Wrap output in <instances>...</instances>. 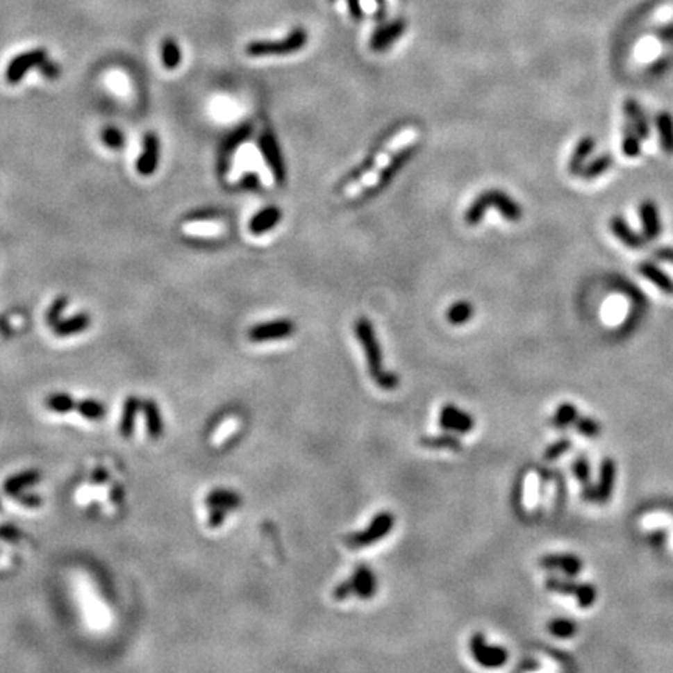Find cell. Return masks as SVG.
I'll return each mask as SVG.
<instances>
[{
  "instance_id": "obj_1",
  "label": "cell",
  "mask_w": 673,
  "mask_h": 673,
  "mask_svg": "<svg viewBox=\"0 0 673 673\" xmlns=\"http://www.w3.org/2000/svg\"><path fill=\"white\" fill-rule=\"evenodd\" d=\"M418 136H419V131L416 130V128H406V130L397 133L396 136L390 140L388 145L385 147V150L376 158V161L373 163V165H371V169L365 172L363 175L358 179H356L354 183L346 185L344 197L354 198L357 195H360L363 190L373 188L374 184L379 183L382 172L387 167H390V164H392L393 159L399 155L406 147L416 142Z\"/></svg>"
},
{
  "instance_id": "obj_2",
  "label": "cell",
  "mask_w": 673,
  "mask_h": 673,
  "mask_svg": "<svg viewBox=\"0 0 673 673\" xmlns=\"http://www.w3.org/2000/svg\"><path fill=\"white\" fill-rule=\"evenodd\" d=\"M356 337L358 342H360L365 357H367L368 362V369L369 374L373 377V381H376L377 387L385 390V392H393L397 387H399L401 379L399 376L393 371H385L382 367V351L381 344L377 342L376 331L373 328V324L368 318H358L354 326Z\"/></svg>"
},
{
  "instance_id": "obj_3",
  "label": "cell",
  "mask_w": 673,
  "mask_h": 673,
  "mask_svg": "<svg viewBox=\"0 0 673 673\" xmlns=\"http://www.w3.org/2000/svg\"><path fill=\"white\" fill-rule=\"evenodd\" d=\"M495 206L499 209V213L504 215V219L516 222L522 217V209L519 204L501 190H486L485 194L480 195L474 201L466 213V222L470 224H477L482 220L486 209Z\"/></svg>"
},
{
  "instance_id": "obj_4",
  "label": "cell",
  "mask_w": 673,
  "mask_h": 673,
  "mask_svg": "<svg viewBox=\"0 0 673 673\" xmlns=\"http://www.w3.org/2000/svg\"><path fill=\"white\" fill-rule=\"evenodd\" d=\"M394 515L390 511H381L379 515H376L373 517V521L369 522V525L365 530L356 531V533H351L344 538L346 546L352 550L368 547L371 544L379 542L383 540L390 531L394 527Z\"/></svg>"
},
{
  "instance_id": "obj_5",
  "label": "cell",
  "mask_w": 673,
  "mask_h": 673,
  "mask_svg": "<svg viewBox=\"0 0 673 673\" xmlns=\"http://www.w3.org/2000/svg\"><path fill=\"white\" fill-rule=\"evenodd\" d=\"M470 650L476 663L486 669H497L508 661V651L502 645L486 642L482 633H474L470 640Z\"/></svg>"
},
{
  "instance_id": "obj_6",
  "label": "cell",
  "mask_w": 673,
  "mask_h": 673,
  "mask_svg": "<svg viewBox=\"0 0 673 673\" xmlns=\"http://www.w3.org/2000/svg\"><path fill=\"white\" fill-rule=\"evenodd\" d=\"M307 41L304 30H294L293 33L284 41H256L247 46V53L251 56H267V55H285L293 53L303 49Z\"/></svg>"
},
{
  "instance_id": "obj_7",
  "label": "cell",
  "mask_w": 673,
  "mask_h": 673,
  "mask_svg": "<svg viewBox=\"0 0 673 673\" xmlns=\"http://www.w3.org/2000/svg\"><path fill=\"white\" fill-rule=\"evenodd\" d=\"M297 326L292 319H274V322L260 323L253 326L248 332V337L251 342H273V340L288 338L294 334Z\"/></svg>"
},
{
  "instance_id": "obj_8",
  "label": "cell",
  "mask_w": 673,
  "mask_h": 673,
  "mask_svg": "<svg viewBox=\"0 0 673 673\" xmlns=\"http://www.w3.org/2000/svg\"><path fill=\"white\" fill-rule=\"evenodd\" d=\"M438 422L443 431L461 435L470 433L474 426H476V421H474L472 416L466 413L465 410L454 406V404H446V406H443L440 412Z\"/></svg>"
},
{
  "instance_id": "obj_9",
  "label": "cell",
  "mask_w": 673,
  "mask_h": 673,
  "mask_svg": "<svg viewBox=\"0 0 673 673\" xmlns=\"http://www.w3.org/2000/svg\"><path fill=\"white\" fill-rule=\"evenodd\" d=\"M46 56L47 53L44 49H36L31 50V52L16 56L10 63L8 69H6V80L10 83H19L31 67L42 66L46 63Z\"/></svg>"
},
{
  "instance_id": "obj_10",
  "label": "cell",
  "mask_w": 673,
  "mask_h": 673,
  "mask_svg": "<svg viewBox=\"0 0 673 673\" xmlns=\"http://www.w3.org/2000/svg\"><path fill=\"white\" fill-rule=\"evenodd\" d=\"M259 145H260L262 155H264L274 179H276L279 184H282L285 179V167H284V161H282V155L276 139H274L272 133H264L259 139Z\"/></svg>"
},
{
  "instance_id": "obj_11",
  "label": "cell",
  "mask_w": 673,
  "mask_h": 673,
  "mask_svg": "<svg viewBox=\"0 0 673 673\" xmlns=\"http://www.w3.org/2000/svg\"><path fill=\"white\" fill-rule=\"evenodd\" d=\"M251 133H253V126L249 124H245V125H242L240 128H237L234 133H231L228 139L222 144L220 151H219V173H220V175H224V173L228 172L229 161H231V156H233V153L235 151L237 147L245 142V140L249 136H251Z\"/></svg>"
},
{
  "instance_id": "obj_12",
  "label": "cell",
  "mask_w": 673,
  "mask_h": 673,
  "mask_svg": "<svg viewBox=\"0 0 673 673\" xmlns=\"http://www.w3.org/2000/svg\"><path fill=\"white\" fill-rule=\"evenodd\" d=\"M349 580L354 586V595H357L360 600H369L374 597L377 592V579L373 570L365 564L357 566L354 574L349 576Z\"/></svg>"
},
{
  "instance_id": "obj_13",
  "label": "cell",
  "mask_w": 673,
  "mask_h": 673,
  "mask_svg": "<svg viewBox=\"0 0 673 673\" xmlns=\"http://www.w3.org/2000/svg\"><path fill=\"white\" fill-rule=\"evenodd\" d=\"M640 223H642V234L647 240H656L663 233V222L659 217L658 206L651 200H645L639 206Z\"/></svg>"
},
{
  "instance_id": "obj_14",
  "label": "cell",
  "mask_w": 673,
  "mask_h": 673,
  "mask_svg": "<svg viewBox=\"0 0 673 673\" xmlns=\"http://www.w3.org/2000/svg\"><path fill=\"white\" fill-rule=\"evenodd\" d=\"M159 163V139L155 133H147L144 139V151L138 159V172L144 176L155 173Z\"/></svg>"
},
{
  "instance_id": "obj_15",
  "label": "cell",
  "mask_w": 673,
  "mask_h": 673,
  "mask_svg": "<svg viewBox=\"0 0 673 673\" xmlns=\"http://www.w3.org/2000/svg\"><path fill=\"white\" fill-rule=\"evenodd\" d=\"M542 569H560L567 576H575L581 572L583 561L572 554H550L540 560Z\"/></svg>"
},
{
  "instance_id": "obj_16",
  "label": "cell",
  "mask_w": 673,
  "mask_h": 673,
  "mask_svg": "<svg viewBox=\"0 0 673 673\" xmlns=\"http://www.w3.org/2000/svg\"><path fill=\"white\" fill-rule=\"evenodd\" d=\"M624 113H625V117L628 120V124H630L634 128V131H636L639 136L642 138V140L649 139L650 134H651L650 122H649V117H647L644 108L640 106L639 101L634 100V99H626L624 101Z\"/></svg>"
},
{
  "instance_id": "obj_17",
  "label": "cell",
  "mask_w": 673,
  "mask_h": 673,
  "mask_svg": "<svg viewBox=\"0 0 673 673\" xmlns=\"http://www.w3.org/2000/svg\"><path fill=\"white\" fill-rule=\"evenodd\" d=\"M610 228L614 233V235L617 239L631 249H640L645 247L647 239L644 234H638L636 231H633L628 222L622 215H614L610 220Z\"/></svg>"
},
{
  "instance_id": "obj_18",
  "label": "cell",
  "mask_w": 673,
  "mask_h": 673,
  "mask_svg": "<svg viewBox=\"0 0 673 673\" xmlns=\"http://www.w3.org/2000/svg\"><path fill=\"white\" fill-rule=\"evenodd\" d=\"M616 463H614L613 458H605L604 463L600 466V479L599 485L595 486V501L600 504H606L610 501V497L613 495L614 483H616Z\"/></svg>"
},
{
  "instance_id": "obj_19",
  "label": "cell",
  "mask_w": 673,
  "mask_h": 673,
  "mask_svg": "<svg viewBox=\"0 0 673 673\" xmlns=\"http://www.w3.org/2000/svg\"><path fill=\"white\" fill-rule=\"evenodd\" d=\"M638 270L645 279H649L658 290H661L667 294H673V279L663 270V268H659L656 264H653V262L644 260L639 264Z\"/></svg>"
},
{
  "instance_id": "obj_20",
  "label": "cell",
  "mask_w": 673,
  "mask_h": 673,
  "mask_svg": "<svg viewBox=\"0 0 673 673\" xmlns=\"http://www.w3.org/2000/svg\"><path fill=\"white\" fill-rule=\"evenodd\" d=\"M594 149H595V140L591 136H585L579 144H576L574 155L569 161V172L572 173L574 176H580V173L583 167L586 165L588 158L591 156Z\"/></svg>"
},
{
  "instance_id": "obj_21",
  "label": "cell",
  "mask_w": 673,
  "mask_h": 673,
  "mask_svg": "<svg viewBox=\"0 0 673 673\" xmlns=\"http://www.w3.org/2000/svg\"><path fill=\"white\" fill-rule=\"evenodd\" d=\"M659 144L667 155H673V115L669 111H659L655 117Z\"/></svg>"
},
{
  "instance_id": "obj_22",
  "label": "cell",
  "mask_w": 673,
  "mask_h": 673,
  "mask_svg": "<svg viewBox=\"0 0 673 673\" xmlns=\"http://www.w3.org/2000/svg\"><path fill=\"white\" fill-rule=\"evenodd\" d=\"M281 217H282V213L279 208H274V206L267 208L253 217L251 222H249V229H251V233L256 235L264 234L267 231H270L272 228L276 226L281 220Z\"/></svg>"
},
{
  "instance_id": "obj_23",
  "label": "cell",
  "mask_w": 673,
  "mask_h": 673,
  "mask_svg": "<svg viewBox=\"0 0 673 673\" xmlns=\"http://www.w3.org/2000/svg\"><path fill=\"white\" fill-rule=\"evenodd\" d=\"M142 410L145 415L147 432H149V435L153 440H159V437H161L164 432V422H163L161 410H159L158 404L153 399H147L142 402Z\"/></svg>"
},
{
  "instance_id": "obj_24",
  "label": "cell",
  "mask_w": 673,
  "mask_h": 673,
  "mask_svg": "<svg viewBox=\"0 0 673 673\" xmlns=\"http://www.w3.org/2000/svg\"><path fill=\"white\" fill-rule=\"evenodd\" d=\"M140 407H142V402H140L139 397L136 396H130L125 401L124 413H122V419H120V433L124 438H130L133 435L134 421H136V415Z\"/></svg>"
},
{
  "instance_id": "obj_25",
  "label": "cell",
  "mask_w": 673,
  "mask_h": 673,
  "mask_svg": "<svg viewBox=\"0 0 673 673\" xmlns=\"http://www.w3.org/2000/svg\"><path fill=\"white\" fill-rule=\"evenodd\" d=\"M206 504L209 508H213V506H220V508L231 511V510L239 508L242 505V497L240 495H237V492L229 490H214L213 492H209L208 495Z\"/></svg>"
},
{
  "instance_id": "obj_26",
  "label": "cell",
  "mask_w": 673,
  "mask_h": 673,
  "mask_svg": "<svg viewBox=\"0 0 673 673\" xmlns=\"http://www.w3.org/2000/svg\"><path fill=\"white\" fill-rule=\"evenodd\" d=\"M419 444L427 449H446V451L455 452L461 451V447H463L460 438L454 437L452 432H447L444 435H427V437H421Z\"/></svg>"
},
{
  "instance_id": "obj_27",
  "label": "cell",
  "mask_w": 673,
  "mask_h": 673,
  "mask_svg": "<svg viewBox=\"0 0 673 673\" xmlns=\"http://www.w3.org/2000/svg\"><path fill=\"white\" fill-rule=\"evenodd\" d=\"M40 480H41L40 472H38V471H27V472L19 474V476L10 477L5 482L3 490L8 496H17L19 492L24 491L25 488H28V486H31V485L38 483Z\"/></svg>"
},
{
  "instance_id": "obj_28",
  "label": "cell",
  "mask_w": 673,
  "mask_h": 673,
  "mask_svg": "<svg viewBox=\"0 0 673 673\" xmlns=\"http://www.w3.org/2000/svg\"><path fill=\"white\" fill-rule=\"evenodd\" d=\"M89 323H91L89 315H86V313H78V315L69 319H61L60 323L53 326V331L58 337H67L88 329Z\"/></svg>"
},
{
  "instance_id": "obj_29",
  "label": "cell",
  "mask_w": 673,
  "mask_h": 673,
  "mask_svg": "<svg viewBox=\"0 0 673 673\" xmlns=\"http://www.w3.org/2000/svg\"><path fill=\"white\" fill-rule=\"evenodd\" d=\"M622 153L626 158H638L642 153V138L634 131V128L626 124L624 128V138H622Z\"/></svg>"
},
{
  "instance_id": "obj_30",
  "label": "cell",
  "mask_w": 673,
  "mask_h": 673,
  "mask_svg": "<svg viewBox=\"0 0 673 673\" xmlns=\"http://www.w3.org/2000/svg\"><path fill=\"white\" fill-rule=\"evenodd\" d=\"M576 419H579V408L574 404L564 402L556 408L555 415L550 419V424L556 429H566L569 426H574Z\"/></svg>"
},
{
  "instance_id": "obj_31",
  "label": "cell",
  "mask_w": 673,
  "mask_h": 673,
  "mask_svg": "<svg viewBox=\"0 0 673 673\" xmlns=\"http://www.w3.org/2000/svg\"><path fill=\"white\" fill-rule=\"evenodd\" d=\"M613 163H614L613 156L606 155V153H605V155H600L599 158L592 159L591 163H588L585 167H583L580 176L585 178V179L599 178V176L604 175L605 172H608L613 167Z\"/></svg>"
},
{
  "instance_id": "obj_32",
  "label": "cell",
  "mask_w": 673,
  "mask_h": 673,
  "mask_svg": "<svg viewBox=\"0 0 673 673\" xmlns=\"http://www.w3.org/2000/svg\"><path fill=\"white\" fill-rule=\"evenodd\" d=\"M572 470L575 477L579 479V482L583 486V491H585V497H588V501H595V490L591 488V476H589V465L586 458H576L572 465Z\"/></svg>"
},
{
  "instance_id": "obj_33",
  "label": "cell",
  "mask_w": 673,
  "mask_h": 673,
  "mask_svg": "<svg viewBox=\"0 0 673 673\" xmlns=\"http://www.w3.org/2000/svg\"><path fill=\"white\" fill-rule=\"evenodd\" d=\"M474 315V307L467 301H460V303H455L451 309L447 310L446 318L447 322L454 326H461L470 322Z\"/></svg>"
},
{
  "instance_id": "obj_34",
  "label": "cell",
  "mask_w": 673,
  "mask_h": 673,
  "mask_svg": "<svg viewBox=\"0 0 673 673\" xmlns=\"http://www.w3.org/2000/svg\"><path fill=\"white\" fill-rule=\"evenodd\" d=\"M576 630H579V628H576L575 622L570 620V619H564V617L552 619L547 624V631L552 634V636L558 638V639L574 638Z\"/></svg>"
},
{
  "instance_id": "obj_35",
  "label": "cell",
  "mask_w": 673,
  "mask_h": 673,
  "mask_svg": "<svg viewBox=\"0 0 673 673\" xmlns=\"http://www.w3.org/2000/svg\"><path fill=\"white\" fill-rule=\"evenodd\" d=\"M46 406L55 413H69L74 408H76V402L72 396L66 393H55L47 397Z\"/></svg>"
},
{
  "instance_id": "obj_36",
  "label": "cell",
  "mask_w": 673,
  "mask_h": 673,
  "mask_svg": "<svg viewBox=\"0 0 673 673\" xmlns=\"http://www.w3.org/2000/svg\"><path fill=\"white\" fill-rule=\"evenodd\" d=\"M546 588L547 591L563 594V595H575L576 597V594H579V589H580V583L550 576V579L546 581Z\"/></svg>"
},
{
  "instance_id": "obj_37",
  "label": "cell",
  "mask_w": 673,
  "mask_h": 673,
  "mask_svg": "<svg viewBox=\"0 0 673 673\" xmlns=\"http://www.w3.org/2000/svg\"><path fill=\"white\" fill-rule=\"evenodd\" d=\"M76 410H78L81 416H85L88 419H100L105 416V406L94 399L76 402Z\"/></svg>"
},
{
  "instance_id": "obj_38",
  "label": "cell",
  "mask_w": 673,
  "mask_h": 673,
  "mask_svg": "<svg viewBox=\"0 0 673 673\" xmlns=\"http://www.w3.org/2000/svg\"><path fill=\"white\" fill-rule=\"evenodd\" d=\"M163 61L167 69L178 67L181 61V52H179L178 44L173 40H165L163 44Z\"/></svg>"
},
{
  "instance_id": "obj_39",
  "label": "cell",
  "mask_w": 673,
  "mask_h": 673,
  "mask_svg": "<svg viewBox=\"0 0 673 673\" xmlns=\"http://www.w3.org/2000/svg\"><path fill=\"white\" fill-rule=\"evenodd\" d=\"M401 31H402V24H394V25H392V27L383 28L381 33H377L374 36L373 44H371V46H373V49L381 50L385 46H388V44L392 42L394 38L399 36Z\"/></svg>"
},
{
  "instance_id": "obj_40",
  "label": "cell",
  "mask_w": 673,
  "mask_h": 673,
  "mask_svg": "<svg viewBox=\"0 0 673 673\" xmlns=\"http://www.w3.org/2000/svg\"><path fill=\"white\" fill-rule=\"evenodd\" d=\"M574 426L576 427V431L588 438H595L600 433L599 422L592 418H588V416H585V418H580L579 416V419L575 421Z\"/></svg>"
},
{
  "instance_id": "obj_41",
  "label": "cell",
  "mask_w": 673,
  "mask_h": 673,
  "mask_svg": "<svg viewBox=\"0 0 673 673\" xmlns=\"http://www.w3.org/2000/svg\"><path fill=\"white\" fill-rule=\"evenodd\" d=\"M576 601L581 608H589L595 604V599H597V591L592 585L589 583H580L579 594H576Z\"/></svg>"
},
{
  "instance_id": "obj_42",
  "label": "cell",
  "mask_w": 673,
  "mask_h": 673,
  "mask_svg": "<svg viewBox=\"0 0 673 673\" xmlns=\"http://www.w3.org/2000/svg\"><path fill=\"white\" fill-rule=\"evenodd\" d=\"M570 446H572V443H570V440L567 438H563V440H558L556 443L554 444H550L547 449H546V452H544V458H546L547 461H554L556 458H560L561 455L566 454Z\"/></svg>"
},
{
  "instance_id": "obj_43",
  "label": "cell",
  "mask_w": 673,
  "mask_h": 673,
  "mask_svg": "<svg viewBox=\"0 0 673 673\" xmlns=\"http://www.w3.org/2000/svg\"><path fill=\"white\" fill-rule=\"evenodd\" d=\"M66 306H67L66 298H58L55 303L50 306V309L47 312V323L52 324V326H56L58 323H60L61 315H63L64 309H66Z\"/></svg>"
},
{
  "instance_id": "obj_44",
  "label": "cell",
  "mask_w": 673,
  "mask_h": 673,
  "mask_svg": "<svg viewBox=\"0 0 673 673\" xmlns=\"http://www.w3.org/2000/svg\"><path fill=\"white\" fill-rule=\"evenodd\" d=\"M351 595H354V586H352V583H351L349 579H346L344 581L338 583V585L334 588V591H332V597H334L335 601L348 600Z\"/></svg>"
},
{
  "instance_id": "obj_45",
  "label": "cell",
  "mask_w": 673,
  "mask_h": 673,
  "mask_svg": "<svg viewBox=\"0 0 673 673\" xmlns=\"http://www.w3.org/2000/svg\"><path fill=\"white\" fill-rule=\"evenodd\" d=\"M103 140L108 147L111 149H120L124 145V134H122L117 128H106L103 131Z\"/></svg>"
},
{
  "instance_id": "obj_46",
  "label": "cell",
  "mask_w": 673,
  "mask_h": 673,
  "mask_svg": "<svg viewBox=\"0 0 673 673\" xmlns=\"http://www.w3.org/2000/svg\"><path fill=\"white\" fill-rule=\"evenodd\" d=\"M228 510H224V508H220V506H213L209 511V519H208V525L210 529H219L223 525L224 522V519H226L228 516Z\"/></svg>"
},
{
  "instance_id": "obj_47",
  "label": "cell",
  "mask_w": 673,
  "mask_h": 673,
  "mask_svg": "<svg viewBox=\"0 0 673 673\" xmlns=\"http://www.w3.org/2000/svg\"><path fill=\"white\" fill-rule=\"evenodd\" d=\"M653 256L658 260H663V262H667V264H672L673 265V248L672 247H661V248H656L655 251H653Z\"/></svg>"
},
{
  "instance_id": "obj_48",
  "label": "cell",
  "mask_w": 673,
  "mask_h": 673,
  "mask_svg": "<svg viewBox=\"0 0 673 673\" xmlns=\"http://www.w3.org/2000/svg\"><path fill=\"white\" fill-rule=\"evenodd\" d=\"M0 538H3V540H8V541H19V538H21V531H19L15 527L0 529Z\"/></svg>"
},
{
  "instance_id": "obj_49",
  "label": "cell",
  "mask_w": 673,
  "mask_h": 673,
  "mask_svg": "<svg viewBox=\"0 0 673 673\" xmlns=\"http://www.w3.org/2000/svg\"><path fill=\"white\" fill-rule=\"evenodd\" d=\"M17 502H21L25 506H40L41 497L40 496H16Z\"/></svg>"
},
{
  "instance_id": "obj_50",
  "label": "cell",
  "mask_w": 673,
  "mask_h": 673,
  "mask_svg": "<svg viewBox=\"0 0 673 673\" xmlns=\"http://www.w3.org/2000/svg\"><path fill=\"white\" fill-rule=\"evenodd\" d=\"M106 480H108V472L103 470V467H99V470L94 471L92 474L94 483H105Z\"/></svg>"
},
{
  "instance_id": "obj_51",
  "label": "cell",
  "mask_w": 673,
  "mask_h": 673,
  "mask_svg": "<svg viewBox=\"0 0 673 673\" xmlns=\"http://www.w3.org/2000/svg\"><path fill=\"white\" fill-rule=\"evenodd\" d=\"M243 185H245V188H249V189H256V188H258V178H256L254 175H248L245 179H243Z\"/></svg>"
},
{
  "instance_id": "obj_52",
  "label": "cell",
  "mask_w": 673,
  "mask_h": 673,
  "mask_svg": "<svg viewBox=\"0 0 673 673\" xmlns=\"http://www.w3.org/2000/svg\"><path fill=\"white\" fill-rule=\"evenodd\" d=\"M0 511H2V504H0Z\"/></svg>"
}]
</instances>
